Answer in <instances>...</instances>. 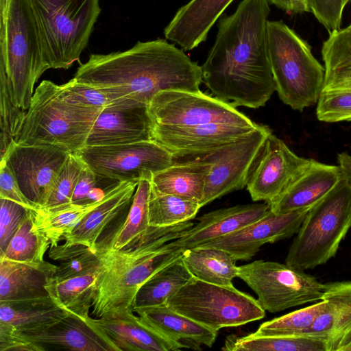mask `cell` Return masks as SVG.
Returning a JSON list of instances; mask_svg holds the SVG:
<instances>
[{"instance_id": "6da1fadb", "label": "cell", "mask_w": 351, "mask_h": 351, "mask_svg": "<svg viewBox=\"0 0 351 351\" xmlns=\"http://www.w3.org/2000/svg\"><path fill=\"white\" fill-rule=\"evenodd\" d=\"M268 0H242L218 23L202 67L212 94L234 107L264 106L276 91L267 47Z\"/></svg>"}, {"instance_id": "7a4b0ae2", "label": "cell", "mask_w": 351, "mask_h": 351, "mask_svg": "<svg viewBox=\"0 0 351 351\" xmlns=\"http://www.w3.org/2000/svg\"><path fill=\"white\" fill-rule=\"evenodd\" d=\"M73 78L117 100L147 105L160 91L198 92L203 82L201 66L162 38L138 41L124 51L90 54Z\"/></svg>"}, {"instance_id": "3957f363", "label": "cell", "mask_w": 351, "mask_h": 351, "mask_svg": "<svg viewBox=\"0 0 351 351\" xmlns=\"http://www.w3.org/2000/svg\"><path fill=\"white\" fill-rule=\"evenodd\" d=\"M193 226L188 221L171 226H150L138 241L127 247H99L101 267L92 314L100 318L134 312L141 286L182 254L183 250L170 241L182 237Z\"/></svg>"}, {"instance_id": "277c9868", "label": "cell", "mask_w": 351, "mask_h": 351, "mask_svg": "<svg viewBox=\"0 0 351 351\" xmlns=\"http://www.w3.org/2000/svg\"><path fill=\"white\" fill-rule=\"evenodd\" d=\"M49 69L28 0H0V72L16 106L27 110L35 84Z\"/></svg>"}, {"instance_id": "5b68a950", "label": "cell", "mask_w": 351, "mask_h": 351, "mask_svg": "<svg viewBox=\"0 0 351 351\" xmlns=\"http://www.w3.org/2000/svg\"><path fill=\"white\" fill-rule=\"evenodd\" d=\"M102 109L70 103L62 97L60 85L43 80L34 90L15 141L26 145L49 144L76 153L86 145Z\"/></svg>"}, {"instance_id": "8992f818", "label": "cell", "mask_w": 351, "mask_h": 351, "mask_svg": "<svg viewBox=\"0 0 351 351\" xmlns=\"http://www.w3.org/2000/svg\"><path fill=\"white\" fill-rule=\"evenodd\" d=\"M268 55L280 100L303 111L316 104L325 83V69L308 44L282 21H268Z\"/></svg>"}, {"instance_id": "52a82bcc", "label": "cell", "mask_w": 351, "mask_h": 351, "mask_svg": "<svg viewBox=\"0 0 351 351\" xmlns=\"http://www.w3.org/2000/svg\"><path fill=\"white\" fill-rule=\"evenodd\" d=\"M351 228V183L343 177L311 207L291 244L285 263L306 270L333 258Z\"/></svg>"}, {"instance_id": "ba28073f", "label": "cell", "mask_w": 351, "mask_h": 351, "mask_svg": "<svg viewBox=\"0 0 351 351\" xmlns=\"http://www.w3.org/2000/svg\"><path fill=\"white\" fill-rule=\"evenodd\" d=\"M49 69H68L86 47L101 12L99 0H28Z\"/></svg>"}, {"instance_id": "9c48e42d", "label": "cell", "mask_w": 351, "mask_h": 351, "mask_svg": "<svg viewBox=\"0 0 351 351\" xmlns=\"http://www.w3.org/2000/svg\"><path fill=\"white\" fill-rule=\"evenodd\" d=\"M165 304L217 331L259 320L265 315L257 299L250 295L234 286L208 283L195 277L171 296Z\"/></svg>"}, {"instance_id": "30bf717a", "label": "cell", "mask_w": 351, "mask_h": 351, "mask_svg": "<svg viewBox=\"0 0 351 351\" xmlns=\"http://www.w3.org/2000/svg\"><path fill=\"white\" fill-rule=\"evenodd\" d=\"M237 277L257 295L262 308L272 313L322 300L325 284L286 263L263 260L238 267Z\"/></svg>"}, {"instance_id": "8fae6325", "label": "cell", "mask_w": 351, "mask_h": 351, "mask_svg": "<svg viewBox=\"0 0 351 351\" xmlns=\"http://www.w3.org/2000/svg\"><path fill=\"white\" fill-rule=\"evenodd\" d=\"M97 176L117 182L151 180L174 163L175 157L154 140L86 145L75 153Z\"/></svg>"}, {"instance_id": "7c38bea8", "label": "cell", "mask_w": 351, "mask_h": 351, "mask_svg": "<svg viewBox=\"0 0 351 351\" xmlns=\"http://www.w3.org/2000/svg\"><path fill=\"white\" fill-rule=\"evenodd\" d=\"M152 126H194L225 123L256 127L230 104L201 91L162 90L148 104Z\"/></svg>"}, {"instance_id": "4fadbf2b", "label": "cell", "mask_w": 351, "mask_h": 351, "mask_svg": "<svg viewBox=\"0 0 351 351\" xmlns=\"http://www.w3.org/2000/svg\"><path fill=\"white\" fill-rule=\"evenodd\" d=\"M70 152L49 144L26 145L14 139L1 155L24 195L42 208L58 179Z\"/></svg>"}, {"instance_id": "5bb4252c", "label": "cell", "mask_w": 351, "mask_h": 351, "mask_svg": "<svg viewBox=\"0 0 351 351\" xmlns=\"http://www.w3.org/2000/svg\"><path fill=\"white\" fill-rule=\"evenodd\" d=\"M271 133L267 125L257 124L241 138L202 157L210 162V169L201 207L246 186L254 162Z\"/></svg>"}, {"instance_id": "9a60e30c", "label": "cell", "mask_w": 351, "mask_h": 351, "mask_svg": "<svg viewBox=\"0 0 351 351\" xmlns=\"http://www.w3.org/2000/svg\"><path fill=\"white\" fill-rule=\"evenodd\" d=\"M310 159L296 155L280 138L271 133L250 170L247 190L254 202L275 200Z\"/></svg>"}, {"instance_id": "2e32d148", "label": "cell", "mask_w": 351, "mask_h": 351, "mask_svg": "<svg viewBox=\"0 0 351 351\" xmlns=\"http://www.w3.org/2000/svg\"><path fill=\"white\" fill-rule=\"evenodd\" d=\"M310 208L281 214L276 213L269 208L260 219L199 246L224 250L236 261H248L263 245L296 234Z\"/></svg>"}, {"instance_id": "e0dca14e", "label": "cell", "mask_w": 351, "mask_h": 351, "mask_svg": "<svg viewBox=\"0 0 351 351\" xmlns=\"http://www.w3.org/2000/svg\"><path fill=\"white\" fill-rule=\"evenodd\" d=\"M256 127L225 123L182 127L152 126V139L165 147L175 158H197L232 144Z\"/></svg>"}, {"instance_id": "ac0fdd59", "label": "cell", "mask_w": 351, "mask_h": 351, "mask_svg": "<svg viewBox=\"0 0 351 351\" xmlns=\"http://www.w3.org/2000/svg\"><path fill=\"white\" fill-rule=\"evenodd\" d=\"M152 122L148 105L125 100L102 109L86 145H108L152 139Z\"/></svg>"}, {"instance_id": "d6986e66", "label": "cell", "mask_w": 351, "mask_h": 351, "mask_svg": "<svg viewBox=\"0 0 351 351\" xmlns=\"http://www.w3.org/2000/svg\"><path fill=\"white\" fill-rule=\"evenodd\" d=\"M21 333L44 351H120L93 318L85 319L69 313L45 329Z\"/></svg>"}, {"instance_id": "ffe728a7", "label": "cell", "mask_w": 351, "mask_h": 351, "mask_svg": "<svg viewBox=\"0 0 351 351\" xmlns=\"http://www.w3.org/2000/svg\"><path fill=\"white\" fill-rule=\"evenodd\" d=\"M325 305L304 335L323 341L326 351H343L351 343V280L325 284Z\"/></svg>"}, {"instance_id": "44dd1931", "label": "cell", "mask_w": 351, "mask_h": 351, "mask_svg": "<svg viewBox=\"0 0 351 351\" xmlns=\"http://www.w3.org/2000/svg\"><path fill=\"white\" fill-rule=\"evenodd\" d=\"M343 178L339 166L310 159L308 165L290 182L269 208L281 214L311 208L328 193Z\"/></svg>"}, {"instance_id": "7402d4cb", "label": "cell", "mask_w": 351, "mask_h": 351, "mask_svg": "<svg viewBox=\"0 0 351 351\" xmlns=\"http://www.w3.org/2000/svg\"><path fill=\"white\" fill-rule=\"evenodd\" d=\"M269 209L267 202L241 204L204 214L182 237L170 244L182 250L211 242L262 218Z\"/></svg>"}, {"instance_id": "603a6c76", "label": "cell", "mask_w": 351, "mask_h": 351, "mask_svg": "<svg viewBox=\"0 0 351 351\" xmlns=\"http://www.w3.org/2000/svg\"><path fill=\"white\" fill-rule=\"evenodd\" d=\"M233 1L190 0L165 27V38L184 51L196 48L207 39L211 27Z\"/></svg>"}, {"instance_id": "cb8c5ba5", "label": "cell", "mask_w": 351, "mask_h": 351, "mask_svg": "<svg viewBox=\"0 0 351 351\" xmlns=\"http://www.w3.org/2000/svg\"><path fill=\"white\" fill-rule=\"evenodd\" d=\"M139 182H121L109 191L80 223L64 237L65 242L82 244L97 252L98 241L115 219L128 211Z\"/></svg>"}, {"instance_id": "d4e9b609", "label": "cell", "mask_w": 351, "mask_h": 351, "mask_svg": "<svg viewBox=\"0 0 351 351\" xmlns=\"http://www.w3.org/2000/svg\"><path fill=\"white\" fill-rule=\"evenodd\" d=\"M147 324L183 348L199 350L202 345L212 347L218 331L182 315L167 304L133 310Z\"/></svg>"}, {"instance_id": "484cf974", "label": "cell", "mask_w": 351, "mask_h": 351, "mask_svg": "<svg viewBox=\"0 0 351 351\" xmlns=\"http://www.w3.org/2000/svg\"><path fill=\"white\" fill-rule=\"evenodd\" d=\"M56 268L45 261L34 264L0 258V302L49 296L47 285Z\"/></svg>"}, {"instance_id": "4316f807", "label": "cell", "mask_w": 351, "mask_h": 351, "mask_svg": "<svg viewBox=\"0 0 351 351\" xmlns=\"http://www.w3.org/2000/svg\"><path fill=\"white\" fill-rule=\"evenodd\" d=\"M94 320L120 351H177L183 348L155 330L134 312Z\"/></svg>"}, {"instance_id": "83f0119b", "label": "cell", "mask_w": 351, "mask_h": 351, "mask_svg": "<svg viewBox=\"0 0 351 351\" xmlns=\"http://www.w3.org/2000/svg\"><path fill=\"white\" fill-rule=\"evenodd\" d=\"M210 169V162L204 158L176 163L155 173L152 190L200 203Z\"/></svg>"}, {"instance_id": "f1b7e54d", "label": "cell", "mask_w": 351, "mask_h": 351, "mask_svg": "<svg viewBox=\"0 0 351 351\" xmlns=\"http://www.w3.org/2000/svg\"><path fill=\"white\" fill-rule=\"evenodd\" d=\"M68 314L50 296L0 302V322L20 332L45 329Z\"/></svg>"}, {"instance_id": "f546056e", "label": "cell", "mask_w": 351, "mask_h": 351, "mask_svg": "<svg viewBox=\"0 0 351 351\" xmlns=\"http://www.w3.org/2000/svg\"><path fill=\"white\" fill-rule=\"evenodd\" d=\"M182 258L193 277L208 283L233 286L238 276L237 261L220 249L197 246L184 250Z\"/></svg>"}, {"instance_id": "4dcf8cb0", "label": "cell", "mask_w": 351, "mask_h": 351, "mask_svg": "<svg viewBox=\"0 0 351 351\" xmlns=\"http://www.w3.org/2000/svg\"><path fill=\"white\" fill-rule=\"evenodd\" d=\"M99 269L59 282L53 278L47 285L49 296L68 313L90 319V308L96 295Z\"/></svg>"}, {"instance_id": "1f68e13d", "label": "cell", "mask_w": 351, "mask_h": 351, "mask_svg": "<svg viewBox=\"0 0 351 351\" xmlns=\"http://www.w3.org/2000/svg\"><path fill=\"white\" fill-rule=\"evenodd\" d=\"M182 255L154 274L139 289L134 308L165 304L191 278Z\"/></svg>"}, {"instance_id": "d6a6232c", "label": "cell", "mask_w": 351, "mask_h": 351, "mask_svg": "<svg viewBox=\"0 0 351 351\" xmlns=\"http://www.w3.org/2000/svg\"><path fill=\"white\" fill-rule=\"evenodd\" d=\"M224 351H326L321 339L306 335L243 337L230 335L221 348Z\"/></svg>"}, {"instance_id": "836d02e7", "label": "cell", "mask_w": 351, "mask_h": 351, "mask_svg": "<svg viewBox=\"0 0 351 351\" xmlns=\"http://www.w3.org/2000/svg\"><path fill=\"white\" fill-rule=\"evenodd\" d=\"M34 211L27 210L4 252L0 254V258L34 264L45 261V254L51 243L47 236L37 227Z\"/></svg>"}, {"instance_id": "e575fe53", "label": "cell", "mask_w": 351, "mask_h": 351, "mask_svg": "<svg viewBox=\"0 0 351 351\" xmlns=\"http://www.w3.org/2000/svg\"><path fill=\"white\" fill-rule=\"evenodd\" d=\"M151 180L139 181L126 217L108 245L121 250L138 241L149 229V201Z\"/></svg>"}, {"instance_id": "d590c367", "label": "cell", "mask_w": 351, "mask_h": 351, "mask_svg": "<svg viewBox=\"0 0 351 351\" xmlns=\"http://www.w3.org/2000/svg\"><path fill=\"white\" fill-rule=\"evenodd\" d=\"M101 200V199H100ZM73 204L50 210L34 211L37 227L47 236L51 247L58 245L99 202Z\"/></svg>"}, {"instance_id": "8d00e7d4", "label": "cell", "mask_w": 351, "mask_h": 351, "mask_svg": "<svg viewBox=\"0 0 351 351\" xmlns=\"http://www.w3.org/2000/svg\"><path fill=\"white\" fill-rule=\"evenodd\" d=\"M49 257L60 263L53 276L56 282L91 273L101 267L98 252L82 244L65 242L52 246Z\"/></svg>"}, {"instance_id": "74e56055", "label": "cell", "mask_w": 351, "mask_h": 351, "mask_svg": "<svg viewBox=\"0 0 351 351\" xmlns=\"http://www.w3.org/2000/svg\"><path fill=\"white\" fill-rule=\"evenodd\" d=\"M199 203L152 190L149 201V226L166 227L193 219L199 208Z\"/></svg>"}, {"instance_id": "f35d334b", "label": "cell", "mask_w": 351, "mask_h": 351, "mask_svg": "<svg viewBox=\"0 0 351 351\" xmlns=\"http://www.w3.org/2000/svg\"><path fill=\"white\" fill-rule=\"evenodd\" d=\"M324 305L325 302L322 300L306 307L263 322L253 333L262 336L304 335Z\"/></svg>"}, {"instance_id": "ab89813d", "label": "cell", "mask_w": 351, "mask_h": 351, "mask_svg": "<svg viewBox=\"0 0 351 351\" xmlns=\"http://www.w3.org/2000/svg\"><path fill=\"white\" fill-rule=\"evenodd\" d=\"M317 103L316 116L319 121H351V88L324 89Z\"/></svg>"}, {"instance_id": "60d3db41", "label": "cell", "mask_w": 351, "mask_h": 351, "mask_svg": "<svg viewBox=\"0 0 351 351\" xmlns=\"http://www.w3.org/2000/svg\"><path fill=\"white\" fill-rule=\"evenodd\" d=\"M84 162L75 154L69 157L45 206L40 209L50 210L71 204L75 186Z\"/></svg>"}, {"instance_id": "b9f144b4", "label": "cell", "mask_w": 351, "mask_h": 351, "mask_svg": "<svg viewBox=\"0 0 351 351\" xmlns=\"http://www.w3.org/2000/svg\"><path fill=\"white\" fill-rule=\"evenodd\" d=\"M61 94L67 101L88 108H104L125 100H117L102 90L77 81L75 78L60 85Z\"/></svg>"}, {"instance_id": "7bdbcfd3", "label": "cell", "mask_w": 351, "mask_h": 351, "mask_svg": "<svg viewBox=\"0 0 351 351\" xmlns=\"http://www.w3.org/2000/svg\"><path fill=\"white\" fill-rule=\"evenodd\" d=\"M28 209L12 200L0 198V254L4 252Z\"/></svg>"}, {"instance_id": "ee69618b", "label": "cell", "mask_w": 351, "mask_h": 351, "mask_svg": "<svg viewBox=\"0 0 351 351\" xmlns=\"http://www.w3.org/2000/svg\"><path fill=\"white\" fill-rule=\"evenodd\" d=\"M349 0H309L311 12L329 33L341 29L343 9Z\"/></svg>"}, {"instance_id": "f6af8a7d", "label": "cell", "mask_w": 351, "mask_h": 351, "mask_svg": "<svg viewBox=\"0 0 351 351\" xmlns=\"http://www.w3.org/2000/svg\"><path fill=\"white\" fill-rule=\"evenodd\" d=\"M0 198L15 202L27 208L37 210L24 195L8 164L3 159L0 162Z\"/></svg>"}, {"instance_id": "bcb514c9", "label": "cell", "mask_w": 351, "mask_h": 351, "mask_svg": "<svg viewBox=\"0 0 351 351\" xmlns=\"http://www.w3.org/2000/svg\"><path fill=\"white\" fill-rule=\"evenodd\" d=\"M0 351H44L14 328L0 322Z\"/></svg>"}, {"instance_id": "7dc6e473", "label": "cell", "mask_w": 351, "mask_h": 351, "mask_svg": "<svg viewBox=\"0 0 351 351\" xmlns=\"http://www.w3.org/2000/svg\"><path fill=\"white\" fill-rule=\"evenodd\" d=\"M98 181L99 177L84 164L75 186L71 203L87 204L88 197Z\"/></svg>"}, {"instance_id": "c3c4849f", "label": "cell", "mask_w": 351, "mask_h": 351, "mask_svg": "<svg viewBox=\"0 0 351 351\" xmlns=\"http://www.w3.org/2000/svg\"><path fill=\"white\" fill-rule=\"evenodd\" d=\"M277 8L291 13L311 12L309 0H268Z\"/></svg>"}, {"instance_id": "681fc988", "label": "cell", "mask_w": 351, "mask_h": 351, "mask_svg": "<svg viewBox=\"0 0 351 351\" xmlns=\"http://www.w3.org/2000/svg\"><path fill=\"white\" fill-rule=\"evenodd\" d=\"M337 161L343 177L351 183V155L346 152L338 154Z\"/></svg>"}, {"instance_id": "f907efd6", "label": "cell", "mask_w": 351, "mask_h": 351, "mask_svg": "<svg viewBox=\"0 0 351 351\" xmlns=\"http://www.w3.org/2000/svg\"><path fill=\"white\" fill-rule=\"evenodd\" d=\"M343 351H351V343H349L346 347H345Z\"/></svg>"}, {"instance_id": "816d5d0a", "label": "cell", "mask_w": 351, "mask_h": 351, "mask_svg": "<svg viewBox=\"0 0 351 351\" xmlns=\"http://www.w3.org/2000/svg\"><path fill=\"white\" fill-rule=\"evenodd\" d=\"M350 1V0H349Z\"/></svg>"}]
</instances>
